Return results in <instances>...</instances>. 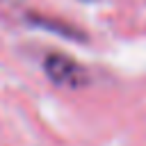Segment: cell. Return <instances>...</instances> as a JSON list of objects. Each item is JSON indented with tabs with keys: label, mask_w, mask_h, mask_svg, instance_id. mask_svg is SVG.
<instances>
[{
	"label": "cell",
	"mask_w": 146,
	"mask_h": 146,
	"mask_svg": "<svg viewBox=\"0 0 146 146\" xmlns=\"http://www.w3.org/2000/svg\"><path fill=\"white\" fill-rule=\"evenodd\" d=\"M82 2H94V0H82Z\"/></svg>",
	"instance_id": "cell-3"
},
{
	"label": "cell",
	"mask_w": 146,
	"mask_h": 146,
	"mask_svg": "<svg viewBox=\"0 0 146 146\" xmlns=\"http://www.w3.org/2000/svg\"><path fill=\"white\" fill-rule=\"evenodd\" d=\"M0 2H18V0H0Z\"/></svg>",
	"instance_id": "cell-2"
},
{
	"label": "cell",
	"mask_w": 146,
	"mask_h": 146,
	"mask_svg": "<svg viewBox=\"0 0 146 146\" xmlns=\"http://www.w3.org/2000/svg\"><path fill=\"white\" fill-rule=\"evenodd\" d=\"M43 71L46 75L59 84V87H71V89H78V87H84L89 82V75L84 71L82 64H78L73 57L68 55H62V52H50L46 55L43 59Z\"/></svg>",
	"instance_id": "cell-1"
}]
</instances>
